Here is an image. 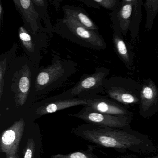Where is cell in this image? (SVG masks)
Instances as JSON below:
<instances>
[{"mask_svg": "<svg viewBox=\"0 0 158 158\" xmlns=\"http://www.w3.org/2000/svg\"><path fill=\"white\" fill-rule=\"evenodd\" d=\"M72 133L79 138L98 146L112 149L123 154L148 155L156 153L157 147L147 135L134 130L83 124L73 127Z\"/></svg>", "mask_w": 158, "mask_h": 158, "instance_id": "cell-1", "label": "cell"}, {"mask_svg": "<svg viewBox=\"0 0 158 158\" xmlns=\"http://www.w3.org/2000/svg\"><path fill=\"white\" fill-rule=\"evenodd\" d=\"M39 65L26 55L16 56L11 62L4 79L0 101L11 100L16 108L35 101V87Z\"/></svg>", "mask_w": 158, "mask_h": 158, "instance_id": "cell-2", "label": "cell"}, {"mask_svg": "<svg viewBox=\"0 0 158 158\" xmlns=\"http://www.w3.org/2000/svg\"><path fill=\"white\" fill-rule=\"evenodd\" d=\"M77 71L74 62L54 55L50 64L40 67L35 83V101L62 86Z\"/></svg>", "mask_w": 158, "mask_h": 158, "instance_id": "cell-3", "label": "cell"}, {"mask_svg": "<svg viewBox=\"0 0 158 158\" xmlns=\"http://www.w3.org/2000/svg\"><path fill=\"white\" fill-rule=\"evenodd\" d=\"M54 33L81 47L96 50L107 47L102 37L97 30L87 29L72 17L64 15L58 19L54 26Z\"/></svg>", "mask_w": 158, "mask_h": 158, "instance_id": "cell-4", "label": "cell"}, {"mask_svg": "<svg viewBox=\"0 0 158 158\" xmlns=\"http://www.w3.org/2000/svg\"><path fill=\"white\" fill-rule=\"evenodd\" d=\"M110 73L109 68L97 67L94 73L84 74L73 87L57 95L56 97L61 99L79 98L87 99L98 95V93L103 94L104 85Z\"/></svg>", "mask_w": 158, "mask_h": 158, "instance_id": "cell-5", "label": "cell"}, {"mask_svg": "<svg viewBox=\"0 0 158 158\" xmlns=\"http://www.w3.org/2000/svg\"><path fill=\"white\" fill-rule=\"evenodd\" d=\"M141 88V84L132 78L112 77L105 82L103 94L123 105H139Z\"/></svg>", "mask_w": 158, "mask_h": 158, "instance_id": "cell-6", "label": "cell"}, {"mask_svg": "<svg viewBox=\"0 0 158 158\" xmlns=\"http://www.w3.org/2000/svg\"><path fill=\"white\" fill-rule=\"evenodd\" d=\"M69 115L81 119L87 123L111 128L130 127V124L133 119V117L115 116L101 113L93 110L87 106H84L79 112Z\"/></svg>", "mask_w": 158, "mask_h": 158, "instance_id": "cell-7", "label": "cell"}, {"mask_svg": "<svg viewBox=\"0 0 158 158\" xmlns=\"http://www.w3.org/2000/svg\"><path fill=\"white\" fill-rule=\"evenodd\" d=\"M47 34L41 33L33 35L27 31L23 26L18 28V39L26 56L38 65H39L43 58L41 49L46 48L48 45Z\"/></svg>", "mask_w": 158, "mask_h": 158, "instance_id": "cell-8", "label": "cell"}, {"mask_svg": "<svg viewBox=\"0 0 158 158\" xmlns=\"http://www.w3.org/2000/svg\"><path fill=\"white\" fill-rule=\"evenodd\" d=\"M141 86L139 113L141 118L146 119L158 112V87L151 78L144 79Z\"/></svg>", "mask_w": 158, "mask_h": 158, "instance_id": "cell-9", "label": "cell"}, {"mask_svg": "<svg viewBox=\"0 0 158 158\" xmlns=\"http://www.w3.org/2000/svg\"><path fill=\"white\" fill-rule=\"evenodd\" d=\"M13 2L27 31L35 35L47 33L32 0H13Z\"/></svg>", "mask_w": 158, "mask_h": 158, "instance_id": "cell-10", "label": "cell"}, {"mask_svg": "<svg viewBox=\"0 0 158 158\" xmlns=\"http://www.w3.org/2000/svg\"><path fill=\"white\" fill-rule=\"evenodd\" d=\"M25 125L24 120L21 118L2 132L0 139L1 152L6 156L18 154Z\"/></svg>", "mask_w": 158, "mask_h": 158, "instance_id": "cell-11", "label": "cell"}, {"mask_svg": "<svg viewBox=\"0 0 158 158\" xmlns=\"http://www.w3.org/2000/svg\"><path fill=\"white\" fill-rule=\"evenodd\" d=\"M86 106L93 110L115 116L133 117L134 114L127 107L107 96L96 95L86 99Z\"/></svg>", "mask_w": 158, "mask_h": 158, "instance_id": "cell-12", "label": "cell"}, {"mask_svg": "<svg viewBox=\"0 0 158 158\" xmlns=\"http://www.w3.org/2000/svg\"><path fill=\"white\" fill-rule=\"evenodd\" d=\"M87 104V102L85 99H61L55 96L38 102L35 109V114L37 116H42L71 107L81 105L85 106Z\"/></svg>", "mask_w": 158, "mask_h": 158, "instance_id": "cell-13", "label": "cell"}, {"mask_svg": "<svg viewBox=\"0 0 158 158\" xmlns=\"http://www.w3.org/2000/svg\"><path fill=\"white\" fill-rule=\"evenodd\" d=\"M134 0H122L116 9L110 14L113 32L126 37L129 31Z\"/></svg>", "mask_w": 158, "mask_h": 158, "instance_id": "cell-14", "label": "cell"}, {"mask_svg": "<svg viewBox=\"0 0 158 158\" xmlns=\"http://www.w3.org/2000/svg\"><path fill=\"white\" fill-rule=\"evenodd\" d=\"M112 41L114 49L119 59L128 70H133L135 54L123 35L118 32H113Z\"/></svg>", "mask_w": 158, "mask_h": 158, "instance_id": "cell-15", "label": "cell"}, {"mask_svg": "<svg viewBox=\"0 0 158 158\" xmlns=\"http://www.w3.org/2000/svg\"><path fill=\"white\" fill-rule=\"evenodd\" d=\"M62 10L64 15L72 17L85 28L97 31L99 29L98 26L83 8L65 5L62 7Z\"/></svg>", "mask_w": 158, "mask_h": 158, "instance_id": "cell-16", "label": "cell"}, {"mask_svg": "<svg viewBox=\"0 0 158 158\" xmlns=\"http://www.w3.org/2000/svg\"><path fill=\"white\" fill-rule=\"evenodd\" d=\"M18 47L17 43L14 42L12 47L9 51L0 55V95L2 94L6 73L12 61L16 56Z\"/></svg>", "mask_w": 158, "mask_h": 158, "instance_id": "cell-17", "label": "cell"}, {"mask_svg": "<svg viewBox=\"0 0 158 158\" xmlns=\"http://www.w3.org/2000/svg\"><path fill=\"white\" fill-rule=\"evenodd\" d=\"M143 5L142 0H134L129 28L130 37L133 42L135 41L138 37L139 26L142 19V6Z\"/></svg>", "mask_w": 158, "mask_h": 158, "instance_id": "cell-18", "label": "cell"}, {"mask_svg": "<svg viewBox=\"0 0 158 158\" xmlns=\"http://www.w3.org/2000/svg\"><path fill=\"white\" fill-rule=\"evenodd\" d=\"M35 8L39 15L40 19L45 24V28L47 34L54 33V26L51 22L49 14L48 1L47 0H32Z\"/></svg>", "mask_w": 158, "mask_h": 158, "instance_id": "cell-19", "label": "cell"}, {"mask_svg": "<svg viewBox=\"0 0 158 158\" xmlns=\"http://www.w3.org/2000/svg\"><path fill=\"white\" fill-rule=\"evenodd\" d=\"M143 6L147 13L145 28L149 31L152 28L154 19L158 13V0H146Z\"/></svg>", "mask_w": 158, "mask_h": 158, "instance_id": "cell-20", "label": "cell"}, {"mask_svg": "<svg viewBox=\"0 0 158 158\" xmlns=\"http://www.w3.org/2000/svg\"><path fill=\"white\" fill-rule=\"evenodd\" d=\"M93 149L92 146L88 145L87 149L86 150H80L67 154H52L50 158H99L93 153Z\"/></svg>", "mask_w": 158, "mask_h": 158, "instance_id": "cell-21", "label": "cell"}, {"mask_svg": "<svg viewBox=\"0 0 158 158\" xmlns=\"http://www.w3.org/2000/svg\"><path fill=\"white\" fill-rule=\"evenodd\" d=\"M35 142L33 137L27 139L23 151V158H35Z\"/></svg>", "mask_w": 158, "mask_h": 158, "instance_id": "cell-22", "label": "cell"}, {"mask_svg": "<svg viewBox=\"0 0 158 158\" xmlns=\"http://www.w3.org/2000/svg\"><path fill=\"white\" fill-rule=\"evenodd\" d=\"M100 7L113 11L117 8L121 0H95Z\"/></svg>", "mask_w": 158, "mask_h": 158, "instance_id": "cell-23", "label": "cell"}, {"mask_svg": "<svg viewBox=\"0 0 158 158\" xmlns=\"http://www.w3.org/2000/svg\"><path fill=\"white\" fill-rule=\"evenodd\" d=\"M78 1L83 2L85 5L89 8L98 9L101 8L99 5L95 1V0H78Z\"/></svg>", "mask_w": 158, "mask_h": 158, "instance_id": "cell-24", "label": "cell"}, {"mask_svg": "<svg viewBox=\"0 0 158 158\" xmlns=\"http://www.w3.org/2000/svg\"><path fill=\"white\" fill-rule=\"evenodd\" d=\"M118 158H142L139 157L138 155H136L132 153H127V154H122L121 156L118 157ZM143 158H158V154L152 155L149 157H144Z\"/></svg>", "mask_w": 158, "mask_h": 158, "instance_id": "cell-25", "label": "cell"}, {"mask_svg": "<svg viewBox=\"0 0 158 158\" xmlns=\"http://www.w3.org/2000/svg\"><path fill=\"white\" fill-rule=\"evenodd\" d=\"M48 2H49L50 3H51L52 5H54L55 7V8H56V10L57 11H58V9L60 8V3L61 2H62V0H49V1H48Z\"/></svg>", "mask_w": 158, "mask_h": 158, "instance_id": "cell-26", "label": "cell"}, {"mask_svg": "<svg viewBox=\"0 0 158 158\" xmlns=\"http://www.w3.org/2000/svg\"><path fill=\"white\" fill-rule=\"evenodd\" d=\"M3 17H4V10H3V7L2 3L1 2L0 4V22H1V26H2L3 24Z\"/></svg>", "mask_w": 158, "mask_h": 158, "instance_id": "cell-27", "label": "cell"}, {"mask_svg": "<svg viewBox=\"0 0 158 158\" xmlns=\"http://www.w3.org/2000/svg\"><path fill=\"white\" fill-rule=\"evenodd\" d=\"M6 158H19L18 154H14V155H9L6 156Z\"/></svg>", "mask_w": 158, "mask_h": 158, "instance_id": "cell-28", "label": "cell"}]
</instances>
